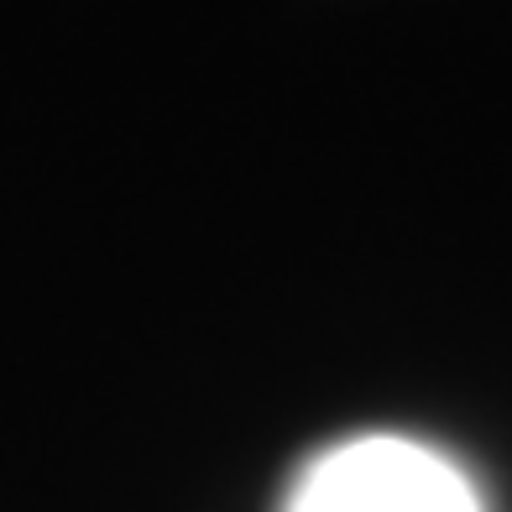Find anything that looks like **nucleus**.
I'll use <instances>...</instances> for the list:
<instances>
[{
    "instance_id": "f257e3e1",
    "label": "nucleus",
    "mask_w": 512,
    "mask_h": 512,
    "mask_svg": "<svg viewBox=\"0 0 512 512\" xmlns=\"http://www.w3.org/2000/svg\"><path fill=\"white\" fill-rule=\"evenodd\" d=\"M288 512H476V497L434 450L361 439L324 455Z\"/></svg>"
}]
</instances>
